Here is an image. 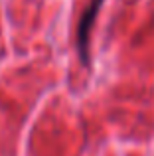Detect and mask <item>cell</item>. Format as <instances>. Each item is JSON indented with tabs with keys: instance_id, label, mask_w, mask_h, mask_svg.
<instances>
[{
	"instance_id": "1",
	"label": "cell",
	"mask_w": 154,
	"mask_h": 156,
	"mask_svg": "<svg viewBox=\"0 0 154 156\" xmlns=\"http://www.w3.org/2000/svg\"><path fill=\"white\" fill-rule=\"evenodd\" d=\"M101 2L103 0H91V4L87 6V10L83 12L79 24H77V51H79V57L85 65L89 63V36H91V28L97 18Z\"/></svg>"
}]
</instances>
